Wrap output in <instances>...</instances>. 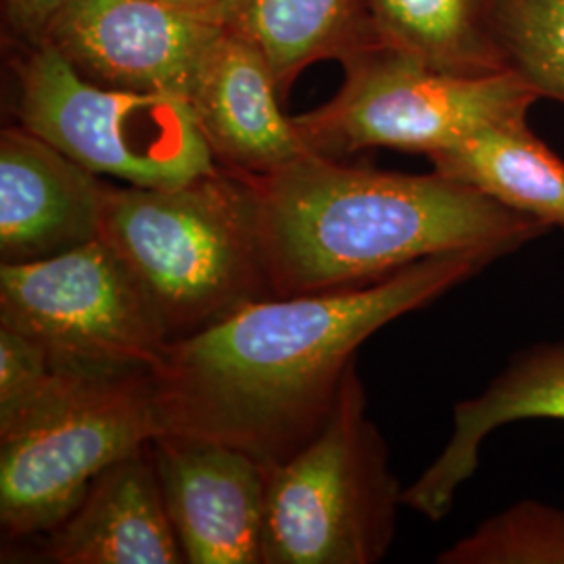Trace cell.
Wrapping results in <instances>:
<instances>
[{"mask_svg":"<svg viewBox=\"0 0 564 564\" xmlns=\"http://www.w3.org/2000/svg\"><path fill=\"white\" fill-rule=\"evenodd\" d=\"M109 184L23 126L0 132V262L55 258L101 235Z\"/></svg>","mask_w":564,"mask_h":564,"instance_id":"12","label":"cell"},{"mask_svg":"<svg viewBox=\"0 0 564 564\" xmlns=\"http://www.w3.org/2000/svg\"><path fill=\"white\" fill-rule=\"evenodd\" d=\"M435 172L564 232V160L529 126L500 121L429 158Z\"/></svg>","mask_w":564,"mask_h":564,"instance_id":"15","label":"cell"},{"mask_svg":"<svg viewBox=\"0 0 564 564\" xmlns=\"http://www.w3.org/2000/svg\"><path fill=\"white\" fill-rule=\"evenodd\" d=\"M375 44L449 74L506 72L485 0H366Z\"/></svg>","mask_w":564,"mask_h":564,"instance_id":"17","label":"cell"},{"mask_svg":"<svg viewBox=\"0 0 564 564\" xmlns=\"http://www.w3.org/2000/svg\"><path fill=\"white\" fill-rule=\"evenodd\" d=\"M20 126L95 174L174 186L214 170L188 102L86 80L44 44L7 42Z\"/></svg>","mask_w":564,"mask_h":564,"instance_id":"7","label":"cell"},{"mask_svg":"<svg viewBox=\"0 0 564 564\" xmlns=\"http://www.w3.org/2000/svg\"><path fill=\"white\" fill-rule=\"evenodd\" d=\"M400 506L402 485L354 364L323 431L268 468L263 564L379 563Z\"/></svg>","mask_w":564,"mask_h":564,"instance_id":"4","label":"cell"},{"mask_svg":"<svg viewBox=\"0 0 564 564\" xmlns=\"http://www.w3.org/2000/svg\"><path fill=\"white\" fill-rule=\"evenodd\" d=\"M57 370L39 343L0 326V435L41 400Z\"/></svg>","mask_w":564,"mask_h":564,"instance_id":"20","label":"cell"},{"mask_svg":"<svg viewBox=\"0 0 564 564\" xmlns=\"http://www.w3.org/2000/svg\"><path fill=\"white\" fill-rule=\"evenodd\" d=\"M339 90L293 116L310 153L343 160L393 149L426 160L487 126L529 116L540 95L512 69L460 76L383 44L341 61Z\"/></svg>","mask_w":564,"mask_h":564,"instance_id":"6","label":"cell"},{"mask_svg":"<svg viewBox=\"0 0 564 564\" xmlns=\"http://www.w3.org/2000/svg\"><path fill=\"white\" fill-rule=\"evenodd\" d=\"M39 561L57 564H182L153 445L111 464L59 524L42 533Z\"/></svg>","mask_w":564,"mask_h":564,"instance_id":"13","label":"cell"},{"mask_svg":"<svg viewBox=\"0 0 564 564\" xmlns=\"http://www.w3.org/2000/svg\"><path fill=\"white\" fill-rule=\"evenodd\" d=\"M226 25L262 46L282 102L310 65L375 44L366 0H239Z\"/></svg>","mask_w":564,"mask_h":564,"instance_id":"16","label":"cell"},{"mask_svg":"<svg viewBox=\"0 0 564 564\" xmlns=\"http://www.w3.org/2000/svg\"><path fill=\"white\" fill-rule=\"evenodd\" d=\"M496 260L445 253L356 289L265 297L170 343L151 370L160 435L232 445L265 468L289 460L328 423L362 343Z\"/></svg>","mask_w":564,"mask_h":564,"instance_id":"1","label":"cell"},{"mask_svg":"<svg viewBox=\"0 0 564 564\" xmlns=\"http://www.w3.org/2000/svg\"><path fill=\"white\" fill-rule=\"evenodd\" d=\"M220 18L174 0H72L46 21L39 42L82 78L107 88L186 101Z\"/></svg>","mask_w":564,"mask_h":564,"instance_id":"9","label":"cell"},{"mask_svg":"<svg viewBox=\"0 0 564 564\" xmlns=\"http://www.w3.org/2000/svg\"><path fill=\"white\" fill-rule=\"evenodd\" d=\"M172 341L272 297L249 181L216 165L174 186H113L101 235Z\"/></svg>","mask_w":564,"mask_h":564,"instance_id":"3","label":"cell"},{"mask_svg":"<svg viewBox=\"0 0 564 564\" xmlns=\"http://www.w3.org/2000/svg\"><path fill=\"white\" fill-rule=\"evenodd\" d=\"M174 2H181V4H188V7L202 9L205 13H212V15L220 18V20L226 23L228 15L232 13V9H235V4H237L239 0H174Z\"/></svg>","mask_w":564,"mask_h":564,"instance_id":"22","label":"cell"},{"mask_svg":"<svg viewBox=\"0 0 564 564\" xmlns=\"http://www.w3.org/2000/svg\"><path fill=\"white\" fill-rule=\"evenodd\" d=\"M506 61L540 99L564 105V0H485Z\"/></svg>","mask_w":564,"mask_h":564,"instance_id":"18","label":"cell"},{"mask_svg":"<svg viewBox=\"0 0 564 564\" xmlns=\"http://www.w3.org/2000/svg\"><path fill=\"white\" fill-rule=\"evenodd\" d=\"M160 435L151 370H72L0 435L4 542L59 524L111 464Z\"/></svg>","mask_w":564,"mask_h":564,"instance_id":"5","label":"cell"},{"mask_svg":"<svg viewBox=\"0 0 564 564\" xmlns=\"http://www.w3.org/2000/svg\"><path fill=\"white\" fill-rule=\"evenodd\" d=\"M186 102L220 167L260 176L310 153L282 111L268 55L232 25H224L203 55Z\"/></svg>","mask_w":564,"mask_h":564,"instance_id":"11","label":"cell"},{"mask_svg":"<svg viewBox=\"0 0 564 564\" xmlns=\"http://www.w3.org/2000/svg\"><path fill=\"white\" fill-rule=\"evenodd\" d=\"M442 564H564V508L523 500L437 556Z\"/></svg>","mask_w":564,"mask_h":564,"instance_id":"19","label":"cell"},{"mask_svg":"<svg viewBox=\"0 0 564 564\" xmlns=\"http://www.w3.org/2000/svg\"><path fill=\"white\" fill-rule=\"evenodd\" d=\"M0 326L39 343L57 368L153 370L172 343L113 249L84 242L39 262L0 263Z\"/></svg>","mask_w":564,"mask_h":564,"instance_id":"8","label":"cell"},{"mask_svg":"<svg viewBox=\"0 0 564 564\" xmlns=\"http://www.w3.org/2000/svg\"><path fill=\"white\" fill-rule=\"evenodd\" d=\"M151 445L184 563L263 564L268 468L218 442L160 435Z\"/></svg>","mask_w":564,"mask_h":564,"instance_id":"10","label":"cell"},{"mask_svg":"<svg viewBox=\"0 0 564 564\" xmlns=\"http://www.w3.org/2000/svg\"><path fill=\"white\" fill-rule=\"evenodd\" d=\"M564 421V341L538 343L514 354L477 398L456 403L444 452L403 489V506L440 521L479 468L485 440L506 424Z\"/></svg>","mask_w":564,"mask_h":564,"instance_id":"14","label":"cell"},{"mask_svg":"<svg viewBox=\"0 0 564 564\" xmlns=\"http://www.w3.org/2000/svg\"><path fill=\"white\" fill-rule=\"evenodd\" d=\"M72 0H0L4 42L34 44L46 21Z\"/></svg>","mask_w":564,"mask_h":564,"instance_id":"21","label":"cell"},{"mask_svg":"<svg viewBox=\"0 0 564 564\" xmlns=\"http://www.w3.org/2000/svg\"><path fill=\"white\" fill-rule=\"evenodd\" d=\"M242 176L272 297L356 289L445 253L506 258L550 230L435 170L402 174L307 153Z\"/></svg>","mask_w":564,"mask_h":564,"instance_id":"2","label":"cell"}]
</instances>
